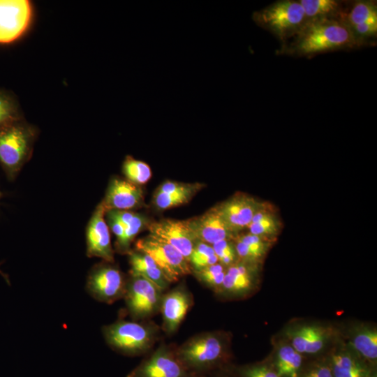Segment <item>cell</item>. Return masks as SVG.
<instances>
[{
  "label": "cell",
  "mask_w": 377,
  "mask_h": 377,
  "mask_svg": "<svg viewBox=\"0 0 377 377\" xmlns=\"http://www.w3.org/2000/svg\"><path fill=\"white\" fill-rule=\"evenodd\" d=\"M175 353L194 377H205L229 366L226 339L216 332H204L192 337L177 348Z\"/></svg>",
  "instance_id": "1"
},
{
  "label": "cell",
  "mask_w": 377,
  "mask_h": 377,
  "mask_svg": "<svg viewBox=\"0 0 377 377\" xmlns=\"http://www.w3.org/2000/svg\"><path fill=\"white\" fill-rule=\"evenodd\" d=\"M294 36L292 49L300 55L351 47L357 42L350 26L330 18L306 20Z\"/></svg>",
  "instance_id": "2"
},
{
  "label": "cell",
  "mask_w": 377,
  "mask_h": 377,
  "mask_svg": "<svg viewBox=\"0 0 377 377\" xmlns=\"http://www.w3.org/2000/svg\"><path fill=\"white\" fill-rule=\"evenodd\" d=\"M102 330L106 343L112 350L131 357L147 353L158 334V329L153 324L121 319L105 325Z\"/></svg>",
  "instance_id": "3"
},
{
  "label": "cell",
  "mask_w": 377,
  "mask_h": 377,
  "mask_svg": "<svg viewBox=\"0 0 377 377\" xmlns=\"http://www.w3.org/2000/svg\"><path fill=\"white\" fill-rule=\"evenodd\" d=\"M36 130L23 119L0 128V165L13 180L29 159Z\"/></svg>",
  "instance_id": "4"
},
{
  "label": "cell",
  "mask_w": 377,
  "mask_h": 377,
  "mask_svg": "<svg viewBox=\"0 0 377 377\" xmlns=\"http://www.w3.org/2000/svg\"><path fill=\"white\" fill-rule=\"evenodd\" d=\"M252 18L281 40L293 36L307 20L300 3L292 0L276 1L254 12Z\"/></svg>",
  "instance_id": "5"
},
{
  "label": "cell",
  "mask_w": 377,
  "mask_h": 377,
  "mask_svg": "<svg viewBox=\"0 0 377 377\" xmlns=\"http://www.w3.org/2000/svg\"><path fill=\"white\" fill-rule=\"evenodd\" d=\"M161 291L149 280L139 276L127 278L124 295L126 309L132 320L140 321L155 315L161 309Z\"/></svg>",
  "instance_id": "6"
},
{
  "label": "cell",
  "mask_w": 377,
  "mask_h": 377,
  "mask_svg": "<svg viewBox=\"0 0 377 377\" xmlns=\"http://www.w3.org/2000/svg\"><path fill=\"white\" fill-rule=\"evenodd\" d=\"M113 263L103 261L93 266L86 283L94 299L108 304L124 298L127 284V278Z\"/></svg>",
  "instance_id": "7"
},
{
  "label": "cell",
  "mask_w": 377,
  "mask_h": 377,
  "mask_svg": "<svg viewBox=\"0 0 377 377\" xmlns=\"http://www.w3.org/2000/svg\"><path fill=\"white\" fill-rule=\"evenodd\" d=\"M135 246L154 260L170 283L192 272L189 263L177 249L150 234L139 239Z\"/></svg>",
  "instance_id": "8"
},
{
  "label": "cell",
  "mask_w": 377,
  "mask_h": 377,
  "mask_svg": "<svg viewBox=\"0 0 377 377\" xmlns=\"http://www.w3.org/2000/svg\"><path fill=\"white\" fill-rule=\"evenodd\" d=\"M126 377H194L177 358L175 350L159 346L135 367Z\"/></svg>",
  "instance_id": "9"
},
{
  "label": "cell",
  "mask_w": 377,
  "mask_h": 377,
  "mask_svg": "<svg viewBox=\"0 0 377 377\" xmlns=\"http://www.w3.org/2000/svg\"><path fill=\"white\" fill-rule=\"evenodd\" d=\"M32 16L28 0H0V43H10L27 29Z\"/></svg>",
  "instance_id": "10"
},
{
  "label": "cell",
  "mask_w": 377,
  "mask_h": 377,
  "mask_svg": "<svg viewBox=\"0 0 377 377\" xmlns=\"http://www.w3.org/2000/svg\"><path fill=\"white\" fill-rule=\"evenodd\" d=\"M106 210L102 202L94 209L87 226V256L114 263L109 226L105 219Z\"/></svg>",
  "instance_id": "11"
},
{
  "label": "cell",
  "mask_w": 377,
  "mask_h": 377,
  "mask_svg": "<svg viewBox=\"0 0 377 377\" xmlns=\"http://www.w3.org/2000/svg\"><path fill=\"white\" fill-rule=\"evenodd\" d=\"M147 228L150 235L170 244L189 261L197 240L186 220L164 219L150 223Z\"/></svg>",
  "instance_id": "12"
},
{
  "label": "cell",
  "mask_w": 377,
  "mask_h": 377,
  "mask_svg": "<svg viewBox=\"0 0 377 377\" xmlns=\"http://www.w3.org/2000/svg\"><path fill=\"white\" fill-rule=\"evenodd\" d=\"M186 221L196 240L210 245L221 240L232 239L237 235L229 228L216 207Z\"/></svg>",
  "instance_id": "13"
},
{
  "label": "cell",
  "mask_w": 377,
  "mask_h": 377,
  "mask_svg": "<svg viewBox=\"0 0 377 377\" xmlns=\"http://www.w3.org/2000/svg\"><path fill=\"white\" fill-rule=\"evenodd\" d=\"M143 202L144 193L140 186L115 177L110 180L101 202L106 211H131Z\"/></svg>",
  "instance_id": "14"
},
{
  "label": "cell",
  "mask_w": 377,
  "mask_h": 377,
  "mask_svg": "<svg viewBox=\"0 0 377 377\" xmlns=\"http://www.w3.org/2000/svg\"><path fill=\"white\" fill-rule=\"evenodd\" d=\"M260 206L254 198L244 193H237L215 207L229 228L237 234L250 224Z\"/></svg>",
  "instance_id": "15"
},
{
  "label": "cell",
  "mask_w": 377,
  "mask_h": 377,
  "mask_svg": "<svg viewBox=\"0 0 377 377\" xmlns=\"http://www.w3.org/2000/svg\"><path fill=\"white\" fill-rule=\"evenodd\" d=\"M192 304V295L182 285L163 295L160 311L165 333L172 334L177 330Z\"/></svg>",
  "instance_id": "16"
},
{
  "label": "cell",
  "mask_w": 377,
  "mask_h": 377,
  "mask_svg": "<svg viewBox=\"0 0 377 377\" xmlns=\"http://www.w3.org/2000/svg\"><path fill=\"white\" fill-rule=\"evenodd\" d=\"M334 377H369L374 367L346 350L332 353L327 360Z\"/></svg>",
  "instance_id": "17"
},
{
  "label": "cell",
  "mask_w": 377,
  "mask_h": 377,
  "mask_svg": "<svg viewBox=\"0 0 377 377\" xmlns=\"http://www.w3.org/2000/svg\"><path fill=\"white\" fill-rule=\"evenodd\" d=\"M128 255L131 267L130 275L142 276L149 280L161 291L169 287L170 283L149 255L136 249L131 250Z\"/></svg>",
  "instance_id": "18"
},
{
  "label": "cell",
  "mask_w": 377,
  "mask_h": 377,
  "mask_svg": "<svg viewBox=\"0 0 377 377\" xmlns=\"http://www.w3.org/2000/svg\"><path fill=\"white\" fill-rule=\"evenodd\" d=\"M253 285V276L246 263H235L226 269L223 283L217 293L239 296L250 291Z\"/></svg>",
  "instance_id": "19"
},
{
  "label": "cell",
  "mask_w": 377,
  "mask_h": 377,
  "mask_svg": "<svg viewBox=\"0 0 377 377\" xmlns=\"http://www.w3.org/2000/svg\"><path fill=\"white\" fill-rule=\"evenodd\" d=\"M271 364L279 377H300L304 367L302 354L289 345L279 348Z\"/></svg>",
  "instance_id": "20"
},
{
  "label": "cell",
  "mask_w": 377,
  "mask_h": 377,
  "mask_svg": "<svg viewBox=\"0 0 377 377\" xmlns=\"http://www.w3.org/2000/svg\"><path fill=\"white\" fill-rule=\"evenodd\" d=\"M352 346L358 356L372 367L377 360V331L374 328H362L352 340Z\"/></svg>",
  "instance_id": "21"
},
{
  "label": "cell",
  "mask_w": 377,
  "mask_h": 377,
  "mask_svg": "<svg viewBox=\"0 0 377 377\" xmlns=\"http://www.w3.org/2000/svg\"><path fill=\"white\" fill-rule=\"evenodd\" d=\"M205 185L193 183L187 189L168 193H154L152 202L158 210L168 209L187 203Z\"/></svg>",
  "instance_id": "22"
},
{
  "label": "cell",
  "mask_w": 377,
  "mask_h": 377,
  "mask_svg": "<svg viewBox=\"0 0 377 377\" xmlns=\"http://www.w3.org/2000/svg\"><path fill=\"white\" fill-rule=\"evenodd\" d=\"M149 223L150 222L145 215L134 212L131 218L123 224L124 236L121 242L115 245L117 251L119 253L128 254L131 250V242L139 232L148 227Z\"/></svg>",
  "instance_id": "23"
},
{
  "label": "cell",
  "mask_w": 377,
  "mask_h": 377,
  "mask_svg": "<svg viewBox=\"0 0 377 377\" xmlns=\"http://www.w3.org/2000/svg\"><path fill=\"white\" fill-rule=\"evenodd\" d=\"M122 172L126 180L138 186L146 184L151 177V168L147 163L129 155L123 162Z\"/></svg>",
  "instance_id": "24"
},
{
  "label": "cell",
  "mask_w": 377,
  "mask_h": 377,
  "mask_svg": "<svg viewBox=\"0 0 377 377\" xmlns=\"http://www.w3.org/2000/svg\"><path fill=\"white\" fill-rule=\"evenodd\" d=\"M299 2L309 20L329 18L339 10V3L334 0H301Z\"/></svg>",
  "instance_id": "25"
},
{
  "label": "cell",
  "mask_w": 377,
  "mask_h": 377,
  "mask_svg": "<svg viewBox=\"0 0 377 377\" xmlns=\"http://www.w3.org/2000/svg\"><path fill=\"white\" fill-rule=\"evenodd\" d=\"M188 262L193 271L216 264L219 260L212 245L197 240Z\"/></svg>",
  "instance_id": "26"
},
{
  "label": "cell",
  "mask_w": 377,
  "mask_h": 377,
  "mask_svg": "<svg viewBox=\"0 0 377 377\" xmlns=\"http://www.w3.org/2000/svg\"><path fill=\"white\" fill-rule=\"evenodd\" d=\"M22 119L19 104L14 96L0 90V128Z\"/></svg>",
  "instance_id": "27"
},
{
  "label": "cell",
  "mask_w": 377,
  "mask_h": 377,
  "mask_svg": "<svg viewBox=\"0 0 377 377\" xmlns=\"http://www.w3.org/2000/svg\"><path fill=\"white\" fill-rule=\"evenodd\" d=\"M192 272L201 283L217 293L223 283L226 269L224 266L217 263Z\"/></svg>",
  "instance_id": "28"
},
{
  "label": "cell",
  "mask_w": 377,
  "mask_h": 377,
  "mask_svg": "<svg viewBox=\"0 0 377 377\" xmlns=\"http://www.w3.org/2000/svg\"><path fill=\"white\" fill-rule=\"evenodd\" d=\"M377 20V9L374 3L358 1L348 14V26L351 27L367 22Z\"/></svg>",
  "instance_id": "29"
},
{
  "label": "cell",
  "mask_w": 377,
  "mask_h": 377,
  "mask_svg": "<svg viewBox=\"0 0 377 377\" xmlns=\"http://www.w3.org/2000/svg\"><path fill=\"white\" fill-rule=\"evenodd\" d=\"M212 246L219 263L223 266L228 267L235 263L237 256L235 245L230 239L221 240Z\"/></svg>",
  "instance_id": "30"
},
{
  "label": "cell",
  "mask_w": 377,
  "mask_h": 377,
  "mask_svg": "<svg viewBox=\"0 0 377 377\" xmlns=\"http://www.w3.org/2000/svg\"><path fill=\"white\" fill-rule=\"evenodd\" d=\"M235 371L238 377H279L271 363L244 366Z\"/></svg>",
  "instance_id": "31"
},
{
  "label": "cell",
  "mask_w": 377,
  "mask_h": 377,
  "mask_svg": "<svg viewBox=\"0 0 377 377\" xmlns=\"http://www.w3.org/2000/svg\"><path fill=\"white\" fill-rule=\"evenodd\" d=\"M247 228L250 233L265 239L277 232L278 223L272 216L259 222L251 223Z\"/></svg>",
  "instance_id": "32"
},
{
  "label": "cell",
  "mask_w": 377,
  "mask_h": 377,
  "mask_svg": "<svg viewBox=\"0 0 377 377\" xmlns=\"http://www.w3.org/2000/svg\"><path fill=\"white\" fill-rule=\"evenodd\" d=\"M325 340L326 334L323 329L310 326L309 339L304 353L313 355L319 353L323 348Z\"/></svg>",
  "instance_id": "33"
},
{
  "label": "cell",
  "mask_w": 377,
  "mask_h": 377,
  "mask_svg": "<svg viewBox=\"0 0 377 377\" xmlns=\"http://www.w3.org/2000/svg\"><path fill=\"white\" fill-rule=\"evenodd\" d=\"M300 377H334L328 360L315 362L303 368Z\"/></svg>",
  "instance_id": "34"
},
{
  "label": "cell",
  "mask_w": 377,
  "mask_h": 377,
  "mask_svg": "<svg viewBox=\"0 0 377 377\" xmlns=\"http://www.w3.org/2000/svg\"><path fill=\"white\" fill-rule=\"evenodd\" d=\"M237 257L244 263H253L262 257L265 253L253 249L243 242L233 238Z\"/></svg>",
  "instance_id": "35"
},
{
  "label": "cell",
  "mask_w": 377,
  "mask_h": 377,
  "mask_svg": "<svg viewBox=\"0 0 377 377\" xmlns=\"http://www.w3.org/2000/svg\"><path fill=\"white\" fill-rule=\"evenodd\" d=\"M310 326L302 327L292 333V347L299 353H305Z\"/></svg>",
  "instance_id": "36"
},
{
  "label": "cell",
  "mask_w": 377,
  "mask_h": 377,
  "mask_svg": "<svg viewBox=\"0 0 377 377\" xmlns=\"http://www.w3.org/2000/svg\"><path fill=\"white\" fill-rule=\"evenodd\" d=\"M233 238L263 253H265L267 250V244L265 239L250 232L248 234H237Z\"/></svg>",
  "instance_id": "37"
},
{
  "label": "cell",
  "mask_w": 377,
  "mask_h": 377,
  "mask_svg": "<svg viewBox=\"0 0 377 377\" xmlns=\"http://www.w3.org/2000/svg\"><path fill=\"white\" fill-rule=\"evenodd\" d=\"M106 221L112 232L117 237L115 245L118 244L123 238L124 232V225L112 214L110 211L105 212Z\"/></svg>",
  "instance_id": "38"
},
{
  "label": "cell",
  "mask_w": 377,
  "mask_h": 377,
  "mask_svg": "<svg viewBox=\"0 0 377 377\" xmlns=\"http://www.w3.org/2000/svg\"><path fill=\"white\" fill-rule=\"evenodd\" d=\"M354 35L359 36H374L377 31V20L367 22L351 27Z\"/></svg>",
  "instance_id": "39"
},
{
  "label": "cell",
  "mask_w": 377,
  "mask_h": 377,
  "mask_svg": "<svg viewBox=\"0 0 377 377\" xmlns=\"http://www.w3.org/2000/svg\"><path fill=\"white\" fill-rule=\"evenodd\" d=\"M193 183H184V182H178L173 181H166L164 183L161 184L156 191V193H168L175 191H182L188 188L191 186Z\"/></svg>",
  "instance_id": "40"
},
{
  "label": "cell",
  "mask_w": 377,
  "mask_h": 377,
  "mask_svg": "<svg viewBox=\"0 0 377 377\" xmlns=\"http://www.w3.org/2000/svg\"><path fill=\"white\" fill-rule=\"evenodd\" d=\"M205 377H238L235 369L232 370L229 366L210 374Z\"/></svg>",
  "instance_id": "41"
},
{
  "label": "cell",
  "mask_w": 377,
  "mask_h": 377,
  "mask_svg": "<svg viewBox=\"0 0 377 377\" xmlns=\"http://www.w3.org/2000/svg\"><path fill=\"white\" fill-rule=\"evenodd\" d=\"M0 274L3 276V277L4 278V279L6 281V282L10 284V281H9V278H8V276L6 274H4L1 269H0Z\"/></svg>",
  "instance_id": "42"
},
{
  "label": "cell",
  "mask_w": 377,
  "mask_h": 377,
  "mask_svg": "<svg viewBox=\"0 0 377 377\" xmlns=\"http://www.w3.org/2000/svg\"><path fill=\"white\" fill-rule=\"evenodd\" d=\"M369 377H377L376 371L374 369L372 370Z\"/></svg>",
  "instance_id": "43"
},
{
  "label": "cell",
  "mask_w": 377,
  "mask_h": 377,
  "mask_svg": "<svg viewBox=\"0 0 377 377\" xmlns=\"http://www.w3.org/2000/svg\"><path fill=\"white\" fill-rule=\"evenodd\" d=\"M1 192H0V198H1Z\"/></svg>",
  "instance_id": "44"
}]
</instances>
